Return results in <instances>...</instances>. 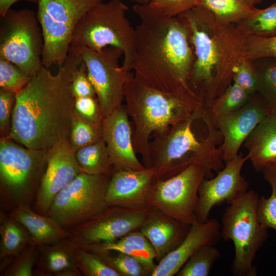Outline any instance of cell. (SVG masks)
<instances>
[{"instance_id":"cell-42","label":"cell","mask_w":276,"mask_h":276,"mask_svg":"<svg viewBox=\"0 0 276 276\" xmlns=\"http://www.w3.org/2000/svg\"><path fill=\"white\" fill-rule=\"evenodd\" d=\"M198 4V0H150L148 5L158 12L176 17Z\"/></svg>"},{"instance_id":"cell-28","label":"cell","mask_w":276,"mask_h":276,"mask_svg":"<svg viewBox=\"0 0 276 276\" xmlns=\"http://www.w3.org/2000/svg\"><path fill=\"white\" fill-rule=\"evenodd\" d=\"M251 96L233 82L220 96L208 105L202 106L201 116H206L214 122L219 117L241 108Z\"/></svg>"},{"instance_id":"cell-17","label":"cell","mask_w":276,"mask_h":276,"mask_svg":"<svg viewBox=\"0 0 276 276\" xmlns=\"http://www.w3.org/2000/svg\"><path fill=\"white\" fill-rule=\"evenodd\" d=\"M271 112L256 93L240 109L212 121L223 138V142L219 148L224 164L238 155L240 147L248 135Z\"/></svg>"},{"instance_id":"cell-12","label":"cell","mask_w":276,"mask_h":276,"mask_svg":"<svg viewBox=\"0 0 276 276\" xmlns=\"http://www.w3.org/2000/svg\"><path fill=\"white\" fill-rule=\"evenodd\" d=\"M210 173L204 167L192 164L176 175L155 179L148 195L147 205L191 225L196 221L199 185Z\"/></svg>"},{"instance_id":"cell-34","label":"cell","mask_w":276,"mask_h":276,"mask_svg":"<svg viewBox=\"0 0 276 276\" xmlns=\"http://www.w3.org/2000/svg\"><path fill=\"white\" fill-rule=\"evenodd\" d=\"M102 139V126L87 122L74 113L71 124L68 141L75 152Z\"/></svg>"},{"instance_id":"cell-13","label":"cell","mask_w":276,"mask_h":276,"mask_svg":"<svg viewBox=\"0 0 276 276\" xmlns=\"http://www.w3.org/2000/svg\"><path fill=\"white\" fill-rule=\"evenodd\" d=\"M75 45L86 65L104 118L122 105L125 83L132 73L120 65L123 52L117 48L108 47L97 51L83 45Z\"/></svg>"},{"instance_id":"cell-5","label":"cell","mask_w":276,"mask_h":276,"mask_svg":"<svg viewBox=\"0 0 276 276\" xmlns=\"http://www.w3.org/2000/svg\"><path fill=\"white\" fill-rule=\"evenodd\" d=\"M201 111L155 135L149 150L155 179L176 175L192 164L201 166L210 173L224 168L222 152L216 147L218 130L212 120H204L208 133L203 140H198L193 132L192 124L201 118Z\"/></svg>"},{"instance_id":"cell-44","label":"cell","mask_w":276,"mask_h":276,"mask_svg":"<svg viewBox=\"0 0 276 276\" xmlns=\"http://www.w3.org/2000/svg\"><path fill=\"white\" fill-rule=\"evenodd\" d=\"M16 93L0 88V128L1 132L10 130L11 117Z\"/></svg>"},{"instance_id":"cell-32","label":"cell","mask_w":276,"mask_h":276,"mask_svg":"<svg viewBox=\"0 0 276 276\" xmlns=\"http://www.w3.org/2000/svg\"><path fill=\"white\" fill-rule=\"evenodd\" d=\"M263 177L271 188L269 197H259L257 213L260 223L267 229L276 233V164L270 165L262 171Z\"/></svg>"},{"instance_id":"cell-36","label":"cell","mask_w":276,"mask_h":276,"mask_svg":"<svg viewBox=\"0 0 276 276\" xmlns=\"http://www.w3.org/2000/svg\"><path fill=\"white\" fill-rule=\"evenodd\" d=\"M99 255L122 276H149L142 263L134 257L121 252H92Z\"/></svg>"},{"instance_id":"cell-27","label":"cell","mask_w":276,"mask_h":276,"mask_svg":"<svg viewBox=\"0 0 276 276\" xmlns=\"http://www.w3.org/2000/svg\"><path fill=\"white\" fill-rule=\"evenodd\" d=\"M75 154L81 172L90 175L112 174L113 166L103 139L79 149Z\"/></svg>"},{"instance_id":"cell-19","label":"cell","mask_w":276,"mask_h":276,"mask_svg":"<svg viewBox=\"0 0 276 276\" xmlns=\"http://www.w3.org/2000/svg\"><path fill=\"white\" fill-rule=\"evenodd\" d=\"M221 238V224L215 218L195 221L183 240L158 263L151 276L175 275L187 260L201 247L215 245Z\"/></svg>"},{"instance_id":"cell-33","label":"cell","mask_w":276,"mask_h":276,"mask_svg":"<svg viewBox=\"0 0 276 276\" xmlns=\"http://www.w3.org/2000/svg\"><path fill=\"white\" fill-rule=\"evenodd\" d=\"M255 65L258 75L257 93L271 112H276V58Z\"/></svg>"},{"instance_id":"cell-39","label":"cell","mask_w":276,"mask_h":276,"mask_svg":"<svg viewBox=\"0 0 276 276\" xmlns=\"http://www.w3.org/2000/svg\"><path fill=\"white\" fill-rule=\"evenodd\" d=\"M245 57L250 61L276 58V35L269 37L247 36L245 43Z\"/></svg>"},{"instance_id":"cell-9","label":"cell","mask_w":276,"mask_h":276,"mask_svg":"<svg viewBox=\"0 0 276 276\" xmlns=\"http://www.w3.org/2000/svg\"><path fill=\"white\" fill-rule=\"evenodd\" d=\"M104 1L37 0V16L44 39L43 66H60L64 63L77 22L90 9Z\"/></svg>"},{"instance_id":"cell-38","label":"cell","mask_w":276,"mask_h":276,"mask_svg":"<svg viewBox=\"0 0 276 276\" xmlns=\"http://www.w3.org/2000/svg\"><path fill=\"white\" fill-rule=\"evenodd\" d=\"M31 75L10 60L0 57V87L16 94L22 89Z\"/></svg>"},{"instance_id":"cell-20","label":"cell","mask_w":276,"mask_h":276,"mask_svg":"<svg viewBox=\"0 0 276 276\" xmlns=\"http://www.w3.org/2000/svg\"><path fill=\"white\" fill-rule=\"evenodd\" d=\"M155 179L152 167L139 170L113 168L106 192L107 205H147L148 195Z\"/></svg>"},{"instance_id":"cell-41","label":"cell","mask_w":276,"mask_h":276,"mask_svg":"<svg viewBox=\"0 0 276 276\" xmlns=\"http://www.w3.org/2000/svg\"><path fill=\"white\" fill-rule=\"evenodd\" d=\"M74 113L81 119L102 126L104 119L96 96L76 98Z\"/></svg>"},{"instance_id":"cell-48","label":"cell","mask_w":276,"mask_h":276,"mask_svg":"<svg viewBox=\"0 0 276 276\" xmlns=\"http://www.w3.org/2000/svg\"><path fill=\"white\" fill-rule=\"evenodd\" d=\"M275 164H276V163Z\"/></svg>"},{"instance_id":"cell-6","label":"cell","mask_w":276,"mask_h":276,"mask_svg":"<svg viewBox=\"0 0 276 276\" xmlns=\"http://www.w3.org/2000/svg\"><path fill=\"white\" fill-rule=\"evenodd\" d=\"M128 7L121 0L102 2L87 12L76 25L71 44L100 51L113 47L123 52L122 67L131 71L135 29L126 17Z\"/></svg>"},{"instance_id":"cell-8","label":"cell","mask_w":276,"mask_h":276,"mask_svg":"<svg viewBox=\"0 0 276 276\" xmlns=\"http://www.w3.org/2000/svg\"><path fill=\"white\" fill-rule=\"evenodd\" d=\"M47 152L29 149L9 137L0 142L1 211L34 201Z\"/></svg>"},{"instance_id":"cell-26","label":"cell","mask_w":276,"mask_h":276,"mask_svg":"<svg viewBox=\"0 0 276 276\" xmlns=\"http://www.w3.org/2000/svg\"><path fill=\"white\" fill-rule=\"evenodd\" d=\"M0 270L33 242L27 229L8 214L0 212Z\"/></svg>"},{"instance_id":"cell-21","label":"cell","mask_w":276,"mask_h":276,"mask_svg":"<svg viewBox=\"0 0 276 276\" xmlns=\"http://www.w3.org/2000/svg\"><path fill=\"white\" fill-rule=\"evenodd\" d=\"M150 208L148 216L140 231L153 247L155 261L158 263L183 240L191 225Z\"/></svg>"},{"instance_id":"cell-1","label":"cell","mask_w":276,"mask_h":276,"mask_svg":"<svg viewBox=\"0 0 276 276\" xmlns=\"http://www.w3.org/2000/svg\"><path fill=\"white\" fill-rule=\"evenodd\" d=\"M82 61L71 44L56 75L42 66L16 93L8 137L34 150L47 152L68 140L75 98L71 90L73 74Z\"/></svg>"},{"instance_id":"cell-10","label":"cell","mask_w":276,"mask_h":276,"mask_svg":"<svg viewBox=\"0 0 276 276\" xmlns=\"http://www.w3.org/2000/svg\"><path fill=\"white\" fill-rule=\"evenodd\" d=\"M111 175L81 172L57 194L45 215L69 231L97 215L108 206L106 192Z\"/></svg>"},{"instance_id":"cell-40","label":"cell","mask_w":276,"mask_h":276,"mask_svg":"<svg viewBox=\"0 0 276 276\" xmlns=\"http://www.w3.org/2000/svg\"><path fill=\"white\" fill-rule=\"evenodd\" d=\"M245 57L241 58L233 68L232 81L250 95L257 92L258 75L255 64Z\"/></svg>"},{"instance_id":"cell-25","label":"cell","mask_w":276,"mask_h":276,"mask_svg":"<svg viewBox=\"0 0 276 276\" xmlns=\"http://www.w3.org/2000/svg\"><path fill=\"white\" fill-rule=\"evenodd\" d=\"M90 252L115 251L126 254L137 259L151 276L156 266V255L148 240L140 231L131 232L115 241L83 248Z\"/></svg>"},{"instance_id":"cell-3","label":"cell","mask_w":276,"mask_h":276,"mask_svg":"<svg viewBox=\"0 0 276 276\" xmlns=\"http://www.w3.org/2000/svg\"><path fill=\"white\" fill-rule=\"evenodd\" d=\"M177 16L187 27L195 54L190 85L206 106L232 83L234 66L245 57L247 36L237 24L219 21L200 5Z\"/></svg>"},{"instance_id":"cell-22","label":"cell","mask_w":276,"mask_h":276,"mask_svg":"<svg viewBox=\"0 0 276 276\" xmlns=\"http://www.w3.org/2000/svg\"><path fill=\"white\" fill-rule=\"evenodd\" d=\"M70 238L38 245L34 276H81L76 252Z\"/></svg>"},{"instance_id":"cell-43","label":"cell","mask_w":276,"mask_h":276,"mask_svg":"<svg viewBox=\"0 0 276 276\" xmlns=\"http://www.w3.org/2000/svg\"><path fill=\"white\" fill-rule=\"evenodd\" d=\"M71 90L75 98L96 96L95 90L88 78L86 65L83 61L74 73Z\"/></svg>"},{"instance_id":"cell-24","label":"cell","mask_w":276,"mask_h":276,"mask_svg":"<svg viewBox=\"0 0 276 276\" xmlns=\"http://www.w3.org/2000/svg\"><path fill=\"white\" fill-rule=\"evenodd\" d=\"M21 223L36 245L50 244L70 237L68 230L47 215L35 212L30 205L20 204L8 214Z\"/></svg>"},{"instance_id":"cell-18","label":"cell","mask_w":276,"mask_h":276,"mask_svg":"<svg viewBox=\"0 0 276 276\" xmlns=\"http://www.w3.org/2000/svg\"><path fill=\"white\" fill-rule=\"evenodd\" d=\"M125 105H121L103 119V139L106 143L113 168L143 170L132 144V130Z\"/></svg>"},{"instance_id":"cell-7","label":"cell","mask_w":276,"mask_h":276,"mask_svg":"<svg viewBox=\"0 0 276 276\" xmlns=\"http://www.w3.org/2000/svg\"><path fill=\"white\" fill-rule=\"evenodd\" d=\"M259 198L257 192L247 191L228 204L222 216L221 238L234 245L231 269L235 276L257 275L253 262L268 236V229L258 218Z\"/></svg>"},{"instance_id":"cell-45","label":"cell","mask_w":276,"mask_h":276,"mask_svg":"<svg viewBox=\"0 0 276 276\" xmlns=\"http://www.w3.org/2000/svg\"><path fill=\"white\" fill-rule=\"evenodd\" d=\"M25 1L34 3H37V0H0V16L3 17L11 9V6L15 3Z\"/></svg>"},{"instance_id":"cell-47","label":"cell","mask_w":276,"mask_h":276,"mask_svg":"<svg viewBox=\"0 0 276 276\" xmlns=\"http://www.w3.org/2000/svg\"><path fill=\"white\" fill-rule=\"evenodd\" d=\"M131 2L138 5H148L150 0H130Z\"/></svg>"},{"instance_id":"cell-15","label":"cell","mask_w":276,"mask_h":276,"mask_svg":"<svg viewBox=\"0 0 276 276\" xmlns=\"http://www.w3.org/2000/svg\"><path fill=\"white\" fill-rule=\"evenodd\" d=\"M247 155L238 154L211 179L204 178L201 182L198 192L195 210V219L204 222L209 219L212 208L224 202L230 204L235 199L248 191V183L241 174L242 167Z\"/></svg>"},{"instance_id":"cell-4","label":"cell","mask_w":276,"mask_h":276,"mask_svg":"<svg viewBox=\"0 0 276 276\" xmlns=\"http://www.w3.org/2000/svg\"><path fill=\"white\" fill-rule=\"evenodd\" d=\"M125 105L134 124L132 144L146 168L151 167L150 138L200 112L203 103L192 89L163 91L132 74L124 87Z\"/></svg>"},{"instance_id":"cell-16","label":"cell","mask_w":276,"mask_h":276,"mask_svg":"<svg viewBox=\"0 0 276 276\" xmlns=\"http://www.w3.org/2000/svg\"><path fill=\"white\" fill-rule=\"evenodd\" d=\"M68 140L47 151L46 167L33 203V210L45 215L55 196L81 172Z\"/></svg>"},{"instance_id":"cell-46","label":"cell","mask_w":276,"mask_h":276,"mask_svg":"<svg viewBox=\"0 0 276 276\" xmlns=\"http://www.w3.org/2000/svg\"><path fill=\"white\" fill-rule=\"evenodd\" d=\"M249 6L255 7L257 4L262 3L264 0H241Z\"/></svg>"},{"instance_id":"cell-37","label":"cell","mask_w":276,"mask_h":276,"mask_svg":"<svg viewBox=\"0 0 276 276\" xmlns=\"http://www.w3.org/2000/svg\"><path fill=\"white\" fill-rule=\"evenodd\" d=\"M37 247L33 242L28 244L0 270V275L34 276Z\"/></svg>"},{"instance_id":"cell-11","label":"cell","mask_w":276,"mask_h":276,"mask_svg":"<svg viewBox=\"0 0 276 276\" xmlns=\"http://www.w3.org/2000/svg\"><path fill=\"white\" fill-rule=\"evenodd\" d=\"M44 39L37 12L10 9L1 17L0 57L14 63L31 76L43 66Z\"/></svg>"},{"instance_id":"cell-29","label":"cell","mask_w":276,"mask_h":276,"mask_svg":"<svg viewBox=\"0 0 276 276\" xmlns=\"http://www.w3.org/2000/svg\"><path fill=\"white\" fill-rule=\"evenodd\" d=\"M198 5L205 8L218 20L226 24H237L259 10L241 0H198Z\"/></svg>"},{"instance_id":"cell-2","label":"cell","mask_w":276,"mask_h":276,"mask_svg":"<svg viewBox=\"0 0 276 276\" xmlns=\"http://www.w3.org/2000/svg\"><path fill=\"white\" fill-rule=\"evenodd\" d=\"M133 9L140 19L135 28L134 74L161 90L192 89L189 82L195 57L186 25L178 16L165 15L148 5L135 4Z\"/></svg>"},{"instance_id":"cell-35","label":"cell","mask_w":276,"mask_h":276,"mask_svg":"<svg viewBox=\"0 0 276 276\" xmlns=\"http://www.w3.org/2000/svg\"><path fill=\"white\" fill-rule=\"evenodd\" d=\"M77 263L84 276H122L99 255L76 246Z\"/></svg>"},{"instance_id":"cell-14","label":"cell","mask_w":276,"mask_h":276,"mask_svg":"<svg viewBox=\"0 0 276 276\" xmlns=\"http://www.w3.org/2000/svg\"><path fill=\"white\" fill-rule=\"evenodd\" d=\"M150 209L147 205L107 206L97 215L70 231L69 238L82 248L115 241L140 231Z\"/></svg>"},{"instance_id":"cell-30","label":"cell","mask_w":276,"mask_h":276,"mask_svg":"<svg viewBox=\"0 0 276 276\" xmlns=\"http://www.w3.org/2000/svg\"><path fill=\"white\" fill-rule=\"evenodd\" d=\"M220 256V252L215 245H204L192 255L175 275L208 276Z\"/></svg>"},{"instance_id":"cell-23","label":"cell","mask_w":276,"mask_h":276,"mask_svg":"<svg viewBox=\"0 0 276 276\" xmlns=\"http://www.w3.org/2000/svg\"><path fill=\"white\" fill-rule=\"evenodd\" d=\"M254 169L262 172L276 163V112H271L253 129L243 143Z\"/></svg>"},{"instance_id":"cell-31","label":"cell","mask_w":276,"mask_h":276,"mask_svg":"<svg viewBox=\"0 0 276 276\" xmlns=\"http://www.w3.org/2000/svg\"><path fill=\"white\" fill-rule=\"evenodd\" d=\"M247 36L269 37L276 35V3L259 9L247 19L237 24Z\"/></svg>"}]
</instances>
